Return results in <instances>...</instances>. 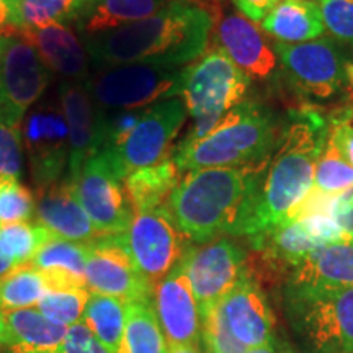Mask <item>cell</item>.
Returning a JSON list of instances; mask_svg holds the SVG:
<instances>
[{
    "instance_id": "obj_26",
    "label": "cell",
    "mask_w": 353,
    "mask_h": 353,
    "mask_svg": "<svg viewBox=\"0 0 353 353\" xmlns=\"http://www.w3.org/2000/svg\"><path fill=\"white\" fill-rule=\"evenodd\" d=\"M265 33L276 43L299 44L324 37L319 8L314 0H283L262 20Z\"/></svg>"
},
{
    "instance_id": "obj_19",
    "label": "cell",
    "mask_w": 353,
    "mask_h": 353,
    "mask_svg": "<svg viewBox=\"0 0 353 353\" xmlns=\"http://www.w3.org/2000/svg\"><path fill=\"white\" fill-rule=\"evenodd\" d=\"M229 329L247 350L273 345V312L262 285L247 275L219 301Z\"/></svg>"
},
{
    "instance_id": "obj_44",
    "label": "cell",
    "mask_w": 353,
    "mask_h": 353,
    "mask_svg": "<svg viewBox=\"0 0 353 353\" xmlns=\"http://www.w3.org/2000/svg\"><path fill=\"white\" fill-rule=\"evenodd\" d=\"M167 353H203L198 345H167Z\"/></svg>"
},
{
    "instance_id": "obj_5",
    "label": "cell",
    "mask_w": 353,
    "mask_h": 353,
    "mask_svg": "<svg viewBox=\"0 0 353 353\" xmlns=\"http://www.w3.org/2000/svg\"><path fill=\"white\" fill-rule=\"evenodd\" d=\"M250 83L252 81L218 48L206 50L188 64L180 99L193 118V126L180 143H193L208 134L223 117L247 100Z\"/></svg>"
},
{
    "instance_id": "obj_48",
    "label": "cell",
    "mask_w": 353,
    "mask_h": 353,
    "mask_svg": "<svg viewBox=\"0 0 353 353\" xmlns=\"http://www.w3.org/2000/svg\"><path fill=\"white\" fill-rule=\"evenodd\" d=\"M192 2H211V0H192Z\"/></svg>"
},
{
    "instance_id": "obj_33",
    "label": "cell",
    "mask_w": 353,
    "mask_h": 353,
    "mask_svg": "<svg viewBox=\"0 0 353 353\" xmlns=\"http://www.w3.org/2000/svg\"><path fill=\"white\" fill-rule=\"evenodd\" d=\"M329 136V134H327ZM353 187V167L339 154L327 138L314 170L312 192L317 195L337 198Z\"/></svg>"
},
{
    "instance_id": "obj_28",
    "label": "cell",
    "mask_w": 353,
    "mask_h": 353,
    "mask_svg": "<svg viewBox=\"0 0 353 353\" xmlns=\"http://www.w3.org/2000/svg\"><path fill=\"white\" fill-rule=\"evenodd\" d=\"M167 348L152 299L128 303L125 332L118 353H167Z\"/></svg>"
},
{
    "instance_id": "obj_1",
    "label": "cell",
    "mask_w": 353,
    "mask_h": 353,
    "mask_svg": "<svg viewBox=\"0 0 353 353\" xmlns=\"http://www.w3.org/2000/svg\"><path fill=\"white\" fill-rule=\"evenodd\" d=\"M218 17L192 0H170L149 19L82 38L95 69L148 64L185 68L208 50Z\"/></svg>"
},
{
    "instance_id": "obj_27",
    "label": "cell",
    "mask_w": 353,
    "mask_h": 353,
    "mask_svg": "<svg viewBox=\"0 0 353 353\" xmlns=\"http://www.w3.org/2000/svg\"><path fill=\"white\" fill-rule=\"evenodd\" d=\"M182 180V172L174 157L167 156L157 164L134 170L123 180L132 213L149 211L165 205L167 198Z\"/></svg>"
},
{
    "instance_id": "obj_9",
    "label": "cell",
    "mask_w": 353,
    "mask_h": 353,
    "mask_svg": "<svg viewBox=\"0 0 353 353\" xmlns=\"http://www.w3.org/2000/svg\"><path fill=\"white\" fill-rule=\"evenodd\" d=\"M273 48L286 81L304 97L332 99L348 83V63L332 38L299 44L275 43Z\"/></svg>"
},
{
    "instance_id": "obj_31",
    "label": "cell",
    "mask_w": 353,
    "mask_h": 353,
    "mask_svg": "<svg viewBox=\"0 0 353 353\" xmlns=\"http://www.w3.org/2000/svg\"><path fill=\"white\" fill-rule=\"evenodd\" d=\"M48 291L43 273L32 263L15 267L7 275L0 276V309L7 312L37 307Z\"/></svg>"
},
{
    "instance_id": "obj_21",
    "label": "cell",
    "mask_w": 353,
    "mask_h": 353,
    "mask_svg": "<svg viewBox=\"0 0 353 353\" xmlns=\"http://www.w3.org/2000/svg\"><path fill=\"white\" fill-rule=\"evenodd\" d=\"M57 100L69 131L68 180L74 182L87 159L97 154V108L85 82L63 81L57 87Z\"/></svg>"
},
{
    "instance_id": "obj_13",
    "label": "cell",
    "mask_w": 353,
    "mask_h": 353,
    "mask_svg": "<svg viewBox=\"0 0 353 353\" xmlns=\"http://www.w3.org/2000/svg\"><path fill=\"white\" fill-rule=\"evenodd\" d=\"M182 263L200 314L219 303L249 275V254L229 237L192 244L185 252Z\"/></svg>"
},
{
    "instance_id": "obj_40",
    "label": "cell",
    "mask_w": 353,
    "mask_h": 353,
    "mask_svg": "<svg viewBox=\"0 0 353 353\" xmlns=\"http://www.w3.org/2000/svg\"><path fill=\"white\" fill-rule=\"evenodd\" d=\"M329 141L353 167V123L350 114H335L329 120Z\"/></svg>"
},
{
    "instance_id": "obj_3",
    "label": "cell",
    "mask_w": 353,
    "mask_h": 353,
    "mask_svg": "<svg viewBox=\"0 0 353 353\" xmlns=\"http://www.w3.org/2000/svg\"><path fill=\"white\" fill-rule=\"evenodd\" d=\"M327 134V117L314 108L291 112L265 170L244 237L252 239L283 223L301 206L314 185V170Z\"/></svg>"
},
{
    "instance_id": "obj_43",
    "label": "cell",
    "mask_w": 353,
    "mask_h": 353,
    "mask_svg": "<svg viewBox=\"0 0 353 353\" xmlns=\"http://www.w3.org/2000/svg\"><path fill=\"white\" fill-rule=\"evenodd\" d=\"M19 30L13 19V8L10 0H0V37H12Z\"/></svg>"
},
{
    "instance_id": "obj_8",
    "label": "cell",
    "mask_w": 353,
    "mask_h": 353,
    "mask_svg": "<svg viewBox=\"0 0 353 353\" xmlns=\"http://www.w3.org/2000/svg\"><path fill=\"white\" fill-rule=\"evenodd\" d=\"M23 151L37 192L68 176L69 131L57 99H43L23 118Z\"/></svg>"
},
{
    "instance_id": "obj_25",
    "label": "cell",
    "mask_w": 353,
    "mask_h": 353,
    "mask_svg": "<svg viewBox=\"0 0 353 353\" xmlns=\"http://www.w3.org/2000/svg\"><path fill=\"white\" fill-rule=\"evenodd\" d=\"M6 324L10 353H59L69 330L43 316L38 307L7 311Z\"/></svg>"
},
{
    "instance_id": "obj_7",
    "label": "cell",
    "mask_w": 353,
    "mask_h": 353,
    "mask_svg": "<svg viewBox=\"0 0 353 353\" xmlns=\"http://www.w3.org/2000/svg\"><path fill=\"white\" fill-rule=\"evenodd\" d=\"M187 114L182 99L149 105L120 148L113 152L100 154L107 159L114 175L125 180L134 170L157 164L170 156V145L182 130Z\"/></svg>"
},
{
    "instance_id": "obj_17",
    "label": "cell",
    "mask_w": 353,
    "mask_h": 353,
    "mask_svg": "<svg viewBox=\"0 0 353 353\" xmlns=\"http://www.w3.org/2000/svg\"><path fill=\"white\" fill-rule=\"evenodd\" d=\"M152 304L167 345H198L201 314L182 260L154 286Z\"/></svg>"
},
{
    "instance_id": "obj_12",
    "label": "cell",
    "mask_w": 353,
    "mask_h": 353,
    "mask_svg": "<svg viewBox=\"0 0 353 353\" xmlns=\"http://www.w3.org/2000/svg\"><path fill=\"white\" fill-rule=\"evenodd\" d=\"M51 70L38 52L15 34L0 37V114L21 126L50 85Z\"/></svg>"
},
{
    "instance_id": "obj_45",
    "label": "cell",
    "mask_w": 353,
    "mask_h": 353,
    "mask_svg": "<svg viewBox=\"0 0 353 353\" xmlns=\"http://www.w3.org/2000/svg\"><path fill=\"white\" fill-rule=\"evenodd\" d=\"M13 268H15V265H13L12 260H8L6 255L0 252V276L7 275V273L12 272Z\"/></svg>"
},
{
    "instance_id": "obj_37",
    "label": "cell",
    "mask_w": 353,
    "mask_h": 353,
    "mask_svg": "<svg viewBox=\"0 0 353 353\" xmlns=\"http://www.w3.org/2000/svg\"><path fill=\"white\" fill-rule=\"evenodd\" d=\"M23 152L21 126L10 125L0 114V180L21 179Z\"/></svg>"
},
{
    "instance_id": "obj_15",
    "label": "cell",
    "mask_w": 353,
    "mask_h": 353,
    "mask_svg": "<svg viewBox=\"0 0 353 353\" xmlns=\"http://www.w3.org/2000/svg\"><path fill=\"white\" fill-rule=\"evenodd\" d=\"M85 281L90 293L113 296L125 303L149 301L154 293V286L132 263L123 234L101 236L90 242Z\"/></svg>"
},
{
    "instance_id": "obj_35",
    "label": "cell",
    "mask_w": 353,
    "mask_h": 353,
    "mask_svg": "<svg viewBox=\"0 0 353 353\" xmlns=\"http://www.w3.org/2000/svg\"><path fill=\"white\" fill-rule=\"evenodd\" d=\"M37 213L32 190L19 179L0 180V226L26 223Z\"/></svg>"
},
{
    "instance_id": "obj_34",
    "label": "cell",
    "mask_w": 353,
    "mask_h": 353,
    "mask_svg": "<svg viewBox=\"0 0 353 353\" xmlns=\"http://www.w3.org/2000/svg\"><path fill=\"white\" fill-rule=\"evenodd\" d=\"M90 298V290H54L48 291L38 303V311L56 324L72 327L81 324L87 301Z\"/></svg>"
},
{
    "instance_id": "obj_4",
    "label": "cell",
    "mask_w": 353,
    "mask_h": 353,
    "mask_svg": "<svg viewBox=\"0 0 353 353\" xmlns=\"http://www.w3.org/2000/svg\"><path fill=\"white\" fill-rule=\"evenodd\" d=\"M276 114L260 101L245 100L223 117L218 125L193 143L172 149L179 170L255 165L270 161L280 138Z\"/></svg>"
},
{
    "instance_id": "obj_39",
    "label": "cell",
    "mask_w": 353,
    "mask_h": 353,
    "mask_svg": "<svg viewBox=\"0 0 353 353\" xmlns=\"http://www.w3.org/2000/svg\"><path fill=\"white\" fill-rule=\"evenodd\" d=\"M59 353H112L85 325L76 324L69 327Z\"/></svg>"
},
{
    "instance_id": "obj_47",
    "label": "cell",
    "mask_w": 353,
    "mask_h": 353,
    "mask_svg": "<svg viewBox=\"0 0 353 353\" xmlns=\"http://www.w3.org/2000/svg\"><path fill=\"white\" fill-rule=\"evenodd\" d=\"M247 353H286V352H278L275 347H262V348H254V350H249Z\"/></svg>"
},
{
    "instance_id": "obj_32",
    "label": "cell",
    "mask_w": 353,
    "mask_h": 353,
    "mask_svg": "<svg viewBox=\"0 0 353 353\" xmlns=\"http://www.w3.org/2000/svg\"><path fill=\"white\" fill-rule=\"evenodd\" d=\"M52 237L39 223H15L0 226V252L15 267L32 263L38 250Z\"/></svg>"
},
{
    "instance_id": "obj_30",
    "label": "cell",
    "mask_w": 353,
    "mask_h": 353,
    "mask_svg": "<svg viewBox=\"0 0 353 353\" xmlns=\"http://www.w3.org/2000/svg\"><path fill=\"white\" fill-rule=\"evenodd\" d=\"M17 30L74 25L85 0H10Z\"/></svg>"
},
{
    "instance_id": "obj_49",
    "label": "cell",
    "mask_w": 353,
    "mask_h": 353,
    "mask_svg": "<svg viewBox=\"0 0 353 353\" xmlns=\"http://www.w3.org/2000/svg\"><path fill=\"white\" fill-rule=\"evenodd\" d=\"M8 353H10V352H8Z\"/></svg>"
},
{
    "instance_id": "obj_29",
    "label": "cell",
    "mask_w": 353,
    "mask_h": 353,
    "mask_svg": "<svg viewBox=\"0 0 353 353\" xmlns=\"http://www.w3.org/2000/svg\"><path fill=\"white\" fill-rule=\"evenodd\" d=\"M126 304L121 299L90 293L82 324L112 353H118L125 332Z\"/></svg>"
},
{
    "instance_id": "obj_11",
    "label": "cell",
    "mask_w": 353,
    "mask_h": 353,
    "mask_svg": "<svg viewBox=\"0 0 353 353\" xmlns=\"http://www.w3.org/2000/svg\"><path fill=\"white\" fill-rule=\"evenodd\" d=\"M294 324L321 353H353V286L286 298Z\"/></svg>"
},
{
    "instance_id": "obj_41",
    "label": "cell",
    "mask_w": 353,
    "mask_h": 353,
    "mask_svg": "<svg viewBox=\"0 0 353 353\" xmlns=\"http://www.w3.org/2000/svg\"><path fill=\"white\" fill-rule=\"evenodd\" d=\"M332 218L347 239L353 241V187L335 198L332 203Z\"/></svg>"
},
{
    "instance_id": "obj_42",
    "label": "cell",
    "mask_w": 353,
    "mask_h": 353,
    "mask_svg": "<svg viewBox=\"0 0 353 353\" xmlns=\"http://www.w3.org/2000/svg\"><path fill=\"white\" fill-rule=\"evenodd\" d=\"M280 2H283V0H232L241 15L254 21V23H262L265 17Z\"/></svg>"
},
{
    "instance_id": "obj_22",
    "label": "cell",
    "mask_w": 353,
    "mask_h": 353,
    "mask_svg": "<svg viewBox=\"0 0 353 353\" xmlns=\"http://www.w3.org/2000/svg\"><path fill=\"white\" fill-rule=\"evenodd\" d=\"M37 219L52 236L74 242H94L101 237L74 195L68 176L38 192Z\"/></svg>"
},
{
    "instance_id": "obj_18",
    "label": "cell",
    "mask_w": 353,
    "mask_h": 353,
    "mask_svg": "<svg viewBox=\"0 0 353 353\" xmlns=\"http://www.w3.org/2000/svg\"><path fill=\"white\" fill-rule=\"evenodd\" d=\"M353 286V241H339L309 252L286 280V298Z\"/></svg>"
},
{
    "instance_id": "obj_23",
    "label": "cell",
    "mask_w": 353,
    "mask_h": 353,
    "mask_svg": "<svg viewBox=\"0 0 353 353\" xmlns=\"http://www.w3.org/2000/svg\"><path fill=\"white\" fill-rule=\"evenodd\" d=\"M90 254V242H74L52 236L32 260L43 273L48 290L87 288L85 265Z\"/></svg>"
},
{
    "instance_id": "obj_36",
    "label": "cell",
    "mask_w": 353,
    "mask_h": 353,
    "mask_svg": "<svg viewBox=\"0 0 353 353\" xmlns=\"http://www.w3.org/2000/svg\"><path fill=\"white\" fill-rule=\"evenodd\" d=\"M201 341L206 353H247L249 350L234 337L219 303L201 312Z\"/></svg>"
},
{
    "instance_id": "obj_2",
    "label": "cell",
    "mask_w": 353,
    "mask_h": 353,
    "mask_svg": "<svg viewBox=\"0 0 353 353\" xmlns=\"http://www.w3.org/2000/svg\"><path fill=\"white\" fill-rule=\"evenodd\" d=\"M268 162L187 172L165 208L192 244L244 237Z\"/></svg>"
},
{
    "instance_id": "obj_46",
    "label": "cell",
    "mask_w": 353,
    "mask_h": 353,
    "mask_svg": "<svg viewBox=\"0 0 353 353\" xmlns=\"http://www.w3.org/2000/svg\"><path fill=\"white\" fill-rule=\"evenodd\" d=\"M7 337V324H6V312L0 309V348L6 347Z\"/></svg>"
},
{
    "instance_id": "obj_10",
    "label": "cell",
    "mask_w": 353,
    "mask_h": 353,
    "mask_svg": "<svg viewBox=\"0 0 353 353\" xmlns=\"http://www.w3.org/2000/svg\"><path fill=\"white\" fill-rule=\"evenodd\" d=\"M123 241L132 263L152 286L170 273L192 245L175 226L165 205L134 213Z\"/></svg>"
},
{
    "instance_id": "obj_16",
    "label": "cell",
    "mask_w": 353,
    "mask_h": 353,
    "mask_svg": "<svg viewBox=\"0 0 353 353\" xmlns=\"http://www.w3.org/2000/svg\"><path fill=\"white\" fill-rule=\"evenodd\" d=\"M214 48L223 51L250 81L270 82L281 72L275 48L268 43L260 26L241 13L216 19Z\"/></svg>"
},
{
    "instance_id": "obj_20",
    "label": "cell",
    "mask_w": 353,
    "mask_h": 353,
    "mask_svg": "<svg viewBox=\"0 0 353 353\" xmlns=\"http://www.w3.org/2000/svg\"><path fill=\"white\" fill-rule=\"evenodd\" d=\"M17 37L28 43L46 68L64 81L85 82L90 77V59L74 26L50 25L44 28L19 30Z\"/></svg>"
},
{
    "instance_id": "obj_38",
    "label": "cell",
    "mask_w": 353,
    "mask_h": 353,
    "mask_svg": "<svg viewBox=\"0 0 353 353\" xmlns=\"http://www.w3.org/2000/svg\"><path fill=\"white\" fill-rule=\"evenodd\" d=\"M325 30L339 41L353 46V0H314Z\"/></svg>"
},
{
    "instance_id": "obj_14",
    "label": "cell",
    "mask_w": 353,
    "mask_h": 353,
    "mask_svg": "<svg viewBox=\"0 0 353 353\" xmlns=\"http://www.w3.org/2000/svg\"><path fill=\"white\" fill-rule=\"evenodd\" d=\"M74 195L101 236H118L130 228L134 213L123 180L101 154L88 157L74 180Z\"/></svg>"
},
{
    "instance_id": "obj_24",
    "label": "cell",
    "mask_w": 353,
    "mask_h": 353,
    "mask_svg": "<svg viewBox=\"0 0 353 353\" xmlns=\"http://www.w3.org/2000/svg\"><path fill=\"white\" fill-rule=\"evenodd\" d=\"M169 2L170 0H85L72 26L81 38L95 37L149 19Z\"/></svg>"
},
{
    "instance_id": "obj_6",
    "label": "cell",
    "mask_w": 353,
    "mask_h": 353,
    "mask_svg": "<svg viewBox=\"0 0 353 353\" xmlns=\"http://www.w3.org/2000/svg\"><path fill=\"white\" fill-rule=\"evenodd\" d=\"M185 68H161L148 64H126L97 69L85 87L100 112L139 110L162 100L180 99Z\"/></svg>"
}]
</instances>
